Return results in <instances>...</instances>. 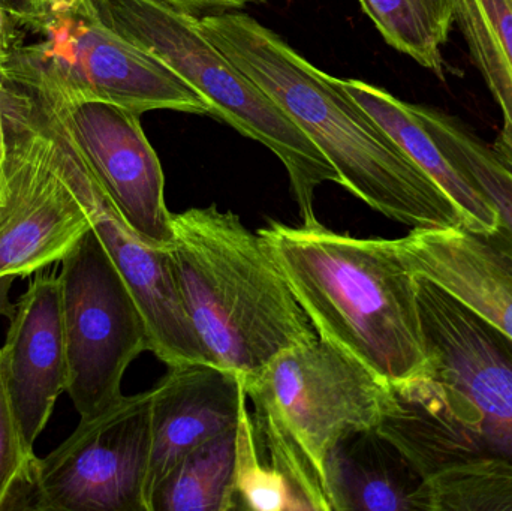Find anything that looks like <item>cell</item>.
<instances>
[{
    "mask_svg": "<svg viewBox=\"0 0 512 511\" xmlns=\"http://www.w3.org/2000/svg\"><path fill=\"white\" fill-rule=\"evenodd\" d=\"M224 51L333 165L339 185L399 224L465 227L438 183L340 86L255 18L218 12L200 18Z\"/></svg>",
    "mask_w": 512,
    "mask_h": 511,
    "instance_id": "1",
    "label": "cell"
},
{
    "mask_svg": "<svg viewBox=\"0 0 512 511\" xmlns=\"http://www.w3.org/2000/svg\"><path fill=\"white\" fill-rule=\"evenodd\" d=\"M426 368L388 384L376 431L424 480L466 456L512 461V339L421 276Z\"/></svg>",
    "mask_w": 512,
    "mask_h": 511,
    "instance_id": "2",
    "label": "cell"
},
{
    "mask_svg": "<svg viewBox=\"0 0 512 511\" xmlns=\"http://www.w3.org/2000/svg\"><path fill=\"white\" fill-rule=\"evenodd\" d=\"M258 233L319 338L387 384L423 374L417 278L397 239H360L319 222L271 221Z\"/></svg>",
    "mask_w": 512,
    "mask_h": 511,
    "instance_id": "3",
    "label": "cell"
},
{
    "mask_svg": "<svg viewBox=\"0 0 512 511\" xmlns=\"http://www.w3.org/2000/svg\"><path fill=\"white\" fill-rule=\"evenodd\" d=\"M168 246L183 305L213 365L243 384L318 338L261 234L216 204L173 213Z\"/></svg>",
    "mask_w": 512,
    "mask_h": 511,
    "instance_id": "4",
    "label": "cell"
},
{
    "mask_svg": "<svg viewBox=\"0 0 512 511\" xmlns=\"http://www.w3.org/2000/svg\"><path fill=\"white\" fill-rule=\"evenodd\" d=\"M245 386L256 438L301 510L333 511L331 452L378 428L388 384L324 339L289 348Z\"/></svg>",
    "mask_w": 512,
    "mask_h": 511,
    "instance_id": "5",
    "label": "cell"
},
{
    "mask_svg": "<svg viewBox=\"0 0 512 511\" xmlns=\"http://www.w3.org/2000/svg\"><path fill=\"white\" fill-rule=\"evenodd\" d=\"M114 33L176 72L209 104L210 116L270 149L285 165L303 225L316 224V188L339 185L333 165L201 29L200 18L153 0H86Z\"/></svg>",
    "mask_w": 512,
    "mask_h": 511,
    "instance_id": "6",
    "label": "cell"
},
{
    "mask_svg": "<svg viewBox=\"0 0 512 511\" xmlns=\"http://www.w3.org/2000/svg\"><path fill=\"white\" fill-rule=\"evenodd\" d=\"M12 24L2 66L14 83L69 98L113 102L140 114H210L209 104L176 72L105 27L86 0H57Z\"/></svg>",
    "mask_w": 512,
    "mask_h": 511,
    "instance_id": "7",
    "label": "cell"
},
{
    "mask_svg": "<svg viewBox=\"0 0 512 511\" xmlns=\"http://www.w3.org/2000/svg\"><path fill=\"white\" fill-rule=\"evenodd\" d=\"M60 263L66 393L83 419L123 395L126 369L152 345L143 312L92 225Z\"/></svg>",
    "mask_w": 512,
    "mask_h": 511,
    "instance_id": "8",
    "label": "cell"
},
{
    "mask_svg": "<svg viewBox=\"0 0 512 511\" xmlns=\"http://www.w3.org/2000/svg\"><path fill=\"white\" fill-rule=\"evenodd\" d=\"M21 110L47 135L54 167L77 195L96 236L134 294L150 336V353L168 368L210 363L180 296L168 248L144 242L120 215L44 102L27 87L9 83Z\"/></svg>",
    "mask_w": 512,
    "mask_h": 511,
    "instance_id": "9",
    "label": "cell"
},
{
    "mask_svg": "<svg viewBox=\"0 0 512 511\" xmlns=\"http://www.w3.org/2000/svg\"><path fill=\"white\" fill-rule=\"evenodd\" d=\"M150 453L152 389L122 395L36 456L17 511H149Z\"/></svg>",
    "mask_w": 512,
    "mask_h": 511,
    "instance_id": "10",
    "label": "cell"
},
{
    "mask_svg": "<svg viewBox=\"0 0 512 511\" xmlns=\"http://www.w3.org/2000/svg\"><path fill=\"white\" fill-rule=\"evenodd\" d=\"M5 201L0 276L26 278L59 263L90 228L89 216L51 159L47 135L3 86Z\"/></svg>",
    "mask_w": 512,
    "mask_h": 511,
    "instance_id": "11",
    "label": "cell"
},
{
    "mask_svg": "<svg viewBox=\"0 0 512 511\" xmlns=\"http://www.w3.org/2000/svg\"><path fill=\"white\" fill-rule=\"evenodd\" d=\"M27 89L51 111L129 227L149 245L167 249L174 237L173 213L141 114L113 102Z\"/></svg>",
    "mask_w": 512,
    "mask_h": 511,
    "instance_id": "12",
    "label": "cell"
},
{
    "mask_svg": "<svg viewBox=\"0 0 512 511\" xmlns=\"http://www.w3.org/2000/svg\"><path fill=\"white\" fill-rule=\"evenodd\" d=\"M15 306L0 362L21 441L35 453L36 440L68 383L59 276L36 272Z\"/></svg>",
    "mask_w": 512,
    "mask_h": 511,
    "instance_id": "13",
    "label": "cell"
},
{
    "mask_svg": "<svg viewBox=\"0 0 512 511\" xmlns=\"http://www.w3.org/2000/svg\"><path fill=\"white\" fill-rule=\"evenodd\" d=\"M248 399L243 381L210 363H186L168 369L152 387V453L146 500L186 455L207 441L233 431Z\"/></svg>",
    "mask_w": 512,
    "mask_h": 511,
    "instance_id": "14",
    "label": "cell"
},
{
    "mask_svg": "<svg viewBox=\"0 0 512 511\" xmlns=\"http://www.w3.org/2000/svg\"><path fill=\"white\" fill-rule=\"evenodd\" d=\"M397 243L414 275L512 339V251L498 234L463 227L415 228Z\"/></svg>",
    "mask_w": 512,
    "mask_h": 511,
    "instance_id": "15",
    "label": "cell"
},
{
    "mask_svg": "<svg viewBox=\"0 0 512 511\" xmlns=\"http://www.w3.org/2000/svg\"><path fill=\"white\" fill-rule=\"evenodd\" d=\"M327 482L333 511H435L424 477L376 429L351 435L331 452Z\"/></svg>",
    "mask_w": 512,
    "mask_h": 511,
    "instance_id": "16",
    "label": "cell"
},
{
    "mask_svg": "<svg viewBox=\"0 0 512 511\" xmlns=\"http://www.w3.org/2000/svg\"><path fill=\"white\" fill-rule=\"evenodd\" d=\"M339 83L438 183L462 213L466 230L478 234H492L498 230L499 216L495 207L468 174L445 155L412 110V104L366 81L339 78Z\"/></svg>",
    "mask_w": 512,
    "mask_h": 511,
    "instance_id": "17",
    "label": "cell"
},
{
    "mask_svg": "<svg viewBox=\"0 0 512 511\" xmlns=\"http://www.w3.org/2000/svg\"><path fill=\"white\" fill-rule=\"evenodd\" d=\"M454 27L501 111L492 147L512 170V0H453Z\"/></svg>",
    "mask_w": 512,
    "mask_h": 511,
    "instance_id": "18",
    "label": "cell"
},
{
    "mask_svg": "<svg viewBox=\"0 0 512 511\" xmlns=\"http://www.w3.org/2000/svg\"><path fill=\"white\" fill-rule=\"evenodd\" d=\"M236 449L237 428L192 450L159 486L152 511L239 510Z\"/></svg>",
    "mask_w": 512,
    "mask_h": 511,
    "instance_id": "19",
    "label": "cell"
},
{
    "mask_svg": "<svg viewBox=\"0 0 512 511\" xmlns=\"http://www.w3.org/2000/svg\"><path fill=\"white\" fill-rule=\"evenodd\" d=\"M412 110L445 155L468 174L495 207L499 216V227L495 233L512 251L511 168L499 158L492 144L459 116L430 105L412 104Z\"/></svg>",
    "mask_w": 512,
    "mask_h": 511,
    "instance_id": "20",
    "label": "cell"
},
{
    "mask_svg": "<svg viewBox=\"0 0 512 511\" xmlns=\"http://www.w3.org/2000/svg\"><path fill=\"white\" fill-rule=\"evenodd\" d=\"M382 38L445 81L444 48L454 29L453 0H358Z\"/></svg>",
    "mask_w": 512,
    "mask_h": 511,
    "instance_id": "21",
    "label": "cell"
},
{
    "mask_svg": "<svg viewBox=\"0 0 512 511\" xmlns=\"http://www.w3.org/2000/svg\"><path fill=\"white\" fill-rule=\"evenodd\" d=\"M435 511H512V461L466 456L426 479Z\"/></svg>",
    "mask_w": 512,
    "mask_h": 511,
    "instance_id": "22",
    "label": "cell"
},
{
    "mask_svg": "<svg viewBox=\"0 0 512 511\" xmlns=\"http://www.w3.org/2000/svg\"><path fill=\"white\" fill-rule=\"evenodd\" d=\"M236 494L239 510H301L288 482L259 447L248 399L243 402L237 425Z\"/></svg>",
    "mask_w": 512,
    "mask_h": 511,
    "instance_id": "23",
    "label": "cell"
},
{
    "mask_svg": "<svg viewBox=\"0 0 512 511\" xmlns=\"http://www.w3.org/2000/svg\"><path fill=\"white\" fill-rule=\"evenodd\" d=\"M35 459V453L27 452L21 441L0 362V511H17Z\"/></svg>",
    "mask_w": 512,
    "mask_h": 511,
    "instance_id": "24",
    "label": "cell"
},
{
    "mask_svg": "<svg viewBox=\"0 0 512 511\" xmlns=\"http://www.w3.org/2000/svg\"><path fill=\"white\" fill-rule=\"evenodd\" d=\"M182 14L200 17V14H218L228 9H240L252 0H153Z\"/></svg>",
    "mask_w": 512,
    "mask_h": 511,
    "instance_id": "25",
    "label": "cell"
},
{
    "mask_svg": "<svg viewBox=\"0 0 512 511\" xmlns=\"http://www.w3.org/2000/svg\"><path fill=\"white\" fill-rule=\"evenodd\" d=\"M0 5L12 21L23 20L36 14L35 0H0Z\"/></svg>",
    "mask_w": 512,
    "mask_h": 511,
    "instance_id": "26",
    "label": "cell"
},
{
    "mask_svg": "<svg viewBox=\"0 0 512 511\" xmlns=\"http://www.w3.org/2000/svg\"><path fill=\"white\" fill-rule=\"evenodd\" d=\"M14 281V275L0 276V317L8 318L9 321L14 318L15 312H17V306L9 299Z\"/></svg>",
    "mask_w": 512,
    "mask_h": 511,
    "instance_id": "27",
    "label": "cell"
},
{
    "mask_svg": "<svg viewBox=\"0 0 512 511\" xmlns=\"http://www.w3.org/2000/svg\"><path fill=\"white\" fill-rule=\"evenodd\" d=\"M12 33H14V24H12L11 17L0 5V53L3 54L8 50L12 41Z\"/></svg>",
    "mask_w": 512,
    "mask_h": 511,
    "instance_id": "28",
    "label": "cell"
},
{
    "mask_svg": "<svg viewBox=\"0 0 512 511\" xmlns=\"http://www.w3.org/2000/svg\"><path fill=\"white\" fill-rule=\"evenodd\" d=\"M2 56L0 53V156L6 158V131L5 116H3V86H5V71L2 66Z\"/></svg>",
    "mask_w": 512,
    "mask_h": 511,
    "instance_id": "29",
    "label": "cell"
},
{
    "mask_svg": "<svg viewBox=\"0 0 512 511\" xmlns=\"http://www.w3.org/2000/svg\"><path fill=\"white\" fill-rule=\"evenodd\" d=\"M5 189H6V180H5V159L0 156V204L5 201Z\"/></svg>",
    "mask_w": 512,
    "mask_h": 511,
    "instance_id": "30",
    "label": "cell"
},
{
    "mask_svg": "<svg viewBox=\"0 0 512 511\" xmlns=\"http://www.w3.org/2000/svg\"><path fill=\"white\" fill-rule=\"evenodd\" d=\"M57 0H35L36 12L42 11L47 6L53 5Z\"/></svg>",
    "mask_w": 512,
    "mask_h": 511,
    "instance_id": "31",
    "label": "cell"
}]
</instances>
